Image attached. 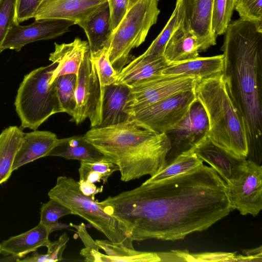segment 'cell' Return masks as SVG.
I'll list each match as a JSON object with an SVG mask.
<instances>
[{
  "label": "cell",
  "mask_w": 262,
  "mask_h": 262,
  "mask_svg": "<svg viewBox=\"0 0 262 262\" xmlns=\"http://www.w3.org/2000/svg\"><path fill=\"white\" fill-rule=\"evenodd\" d=\"M99 203L126 226L133 241L182 239L207 229L234 210L225 182L204 164L169 178L143 183Z\"/></svg>",
  "instance_id": "obj_1"
},
{
  "label": "cell",
  "mask_w": 262,
  "mask_h": 262,
  "mask_svg": "<svg viewBox=\"0 0 262 262\" xmlns=\"http://www.w3.org/2000/svg\"><path fill=\"white\" fill-rule=\"evenodd\" d=\"M224 34L222 74L245 124L247 159L262 157V29L241 18L231 21Z\"/></svg>",
  "instance_id": "obj_2"
},
{
  "label": "cell",
  "mask_w": 262,
  "mask_h": 262,
  "mask_svg": "<svg viewBox=\"0 0 262 262\" xmlns=\"http://www.w3.org/2000/svg\"><path fill=\"white\" fill-rule=\"evenodd\" d=\"M83 135L118 166L123 182L154 176L162 168L170 148L165 133H155L130 119L108 127H92Z\"/></svg>",
  "instance_id": "obj_3"
},
{
  "label": "cell",
  "mask_w": 262,
  "mask_h": 262,
  "mask_svg": "<svg viewBox=\"0 0 262 262\" xmlns=\"http://www.w3.org/2000/svg\"><path fill=\"white\" fill-rule=\"evenodd\" d=\"M194 91L207 116V137L236 158L247 159L248 147L245 124L222 73L200 80Z\"/></svg>",
  "instance_id": "obj_4"
},
{
  "label": "cell",
  "mask_w": 262,
  "mask_h": 262,
  "mask_svg": "<svg viewBox=\"0 0 262 262\" xmlns=\"http://www.w3.org/2000/svg\"><path fill=\"white\" fill-rule=\"evenodd\" d=\"M57 66L52 62L24 76L14 102L22 129L37 130L52 115L62 113L54 84L50 83Z\"/></svg>",
  "instance_id": "obj_5"
},
{
  "label": "cell",
  "mask_w": 262,
  "mask_h": 262,
  "mask_svg": "<svg viewBox=\"0 0 262 262\" xmlns=\"http://www.w3.org/2000/svg\"><path fill=\"white\" fill-rule=\"evenodd\" d=\"M50 199L69 208L73 214L85 220L112 243L134 249L133 241L126 226L104 212L99 202L84 195L77 181L71 177L59 176L49 191Z\"/></svg>",
  "instance_id": "obj_6"
},
{
  "label": "cell",
  "mask_w": 262,
  "mask_h": 262,
  "mask_svg": "<svg viewBox=\"0 0 262 262\" xmlns=\"http://www.w3.org/2000/svg\"><path fill=\"white\" fill-rule=\"evenodd\" d=\"M158 0H130L126 13L113 32L109 58L119 74L130 61L131 50L145 40L160 10Z\"/></svg>",
  "instance_id": "obj_7"
},
{
  "label": "cell",
  "mask_w": 262,
  "mask_h": 262,
  "mask_svg": "<svg viewBox=\"0 0 262 262\" xmlns=\"http://www.w3.org/2000/svg\"><path fill=\"white\" fill-rule=\"evenodd\" d=\"M194 89L162 99L133 114L129 119L155 133H165L186 115L196 100Z\"/></svg>",
  "instance_id": "obj_8"
},
{
  "label": "cell",
  "mask_w": 262,
  "mask_h": 262,
  "mask_svg": "<svg viewBox=\"0 0 262 262\" xmlns=\"http://www.w3.org/2000/svg\"><path fill=\"white\" fill-rule=\"evenodd\" d=\"M227 194L233 209L242 215L256 216L262 209V167L246 159L237 174L226 183Z\"/></svg>",
  "instance_id": "obj_9"
},
{
  "label": "cell",
  "mask_w": 262,
  "mask_h": 262,
  "mask_svg": "<svg viewBox=\"0 0 262 262\" xmlns=\"http://www.w3.org/2000/svg\"><path fill=\"white\" fill-rule=\"evenodd\" d=\"M102 88L90 51L85 55L77 75L76 106L70 121L77 125L89 118L91 127H98L101 122Z\"/></svg>",
  "instance_id": "obj_10"
},
{
  "label": "cell",
  "mask_w": 262,
  "mask_h": 262,
  "mask_svg": "<svg viewBox=\"0 0 262 262\" xmlns=\"http://www.w3.org/2000/svg\"><path fill=\"white\" fill-rule=\"evenodd\" d=\"M199 78L190 76H165L137 83L129 87L125 112L135 113L175 94L194 89Z\"/></svg>",
  "instance_id": "obj_11"
},
{
  "label": "cell",
  "mask_w": 262,
  "mask_h": 262,
  "mask_svg": "<svg viewBox=\"0 0 262 262\" xmlns=\"http://www.w3.org/2000/svg\"><path fill=\"white\" fill-rule=\"evenodd\" d=\"M208 129L206 111L196 99L186 115L165 133L169 140L170 148L166 155L163 167L181 154L193 150L207 136Z\"/></svg>",
  "instance_id": "obj_12"
},
{
  "label": "cell",
  "mask_w": 262,
  "mask_h": 262,
  "mask_svg": "<svg viewBox=\"0 0 262 262\" xmlns=\"http://www.w3.org/2000/svg\"><path fill=\"white\" fill-rule=\"evenodd\" d=\"M214 0H177L179 27L193 34L204 51L216 43L217 36L211 28Z\"/></svg>",
  "instance_id": "obj_13"
},
{
  "label": "cell",
  "mask_w": 262,
  "mask_h": 262,
  "mask_svg": "<svg viewBox=\"0 0 262 262\" xmlns=\"http://www.w3.org/2000/svg\"><path fill=\"white\" fill-rule=\"evenodd\" d=\"M73 21L62 19L35 20L28 26L13 23L9 29L1 47L18 52L28 43L41 40L54 38L66 33Z\"/></svg>",
  "instance_id": "obj_14"
},
{
  "label": "cell",
  "mask_w": 262,
  "mask_h": 262,
  "mask_svg": "<svg viewBox=\"0 0 262 262\" xmlns=\"http://www.w3.org/2000/svg\"><path fill=\"white\" fill-rule=\"evenodd\" d=\"M108 4L107 0H42L34 18L62 19L75 24L84 20Z\"/></svg>",
  "instance_id": "obj_15"
},
{
  "label": "cell",
  "mask_w": 262,
  "mask_h": 262,
  "mask_svg": "<svg viewBox=\"0 0 262 262\" xmlns=\"http://www.w3.org/2000/svg\"><path fill=\"white\" fill-rule=\"evenodd\" d=\"M96 248L85 246L80 254L86 261H161L159 253L142 252L112 243L96 240Z\"/></svg>",
  "instance_id": "obj_16"
},
{
  "label": "cell",
  "mask_w": 262,
  "mask_h": 262,
  "mask_svg": "<svg viewBox=\"0 0 262 262\" xmlns=\"http://www.w3.org/2000/svg\"><path fill=\"white\" fill-rule=\"evenodd\" d=\"M192 151L202 161L208 163L225 183L237 174L245 160L234 157L213 143L207 136Z\"/></svg>",
  "instance_id": "obj_17"
},
{
  "label": "cell",
  "mask_w": 262,
  "mask_h": 262,
  "mask_svg": "<svg viewBox=\"0 0 262 262\" xmlns=\"http://www.w3.org/2000/svg\"><path fill=\"white\" fill-rule=\"evenodd\" d=\"M170 63L163 56L144 55L132 60L118 74L116 83L128 87L148 80L160 77Z\"/></svg>",
  "instance_id": "obj_18"
},
{
  "label": "cell",
  "mask_w": 262,
  "mask_h": 262,
  "mask_svg": "<svg viewBox=\"0 0 262 262\" xmlns=\"http://www.w3.org/2000/svg\"><path fill=\"white\" fill-rule=\"evenodd\" d=\"M129 92L128 86L116 83L102 87L101 122L98 127L113 126L129 120L130 116L124 110Z\"/></svg>",
  "instance_id": "obj_19"
},
{
  "label": "cell",
  "mask_w": 262,
  "mask_h": 262,
  "mask_svg": "<svg viewBox=\"0 0 262 262\" xmlns=\"http://www.w3.org/2000/svg\"><path fill=\"white\" fill-rule=\"evenodd\" d=\"M58 140L54 133L34 130L24 133L21 143L13 163L12 171L42 157H47Z\"/></svg>",
  "instance_id": "obj_20"
},
{
  "label": "cell",
  "mask_w": 262,
  "mask_h": 262,
  "mask_svg": "<svg viewBox=\"0 0 262 262\" xmlns=\"http://www.w3.org/2000/svg\"><path fill=\"white\" fill-rule=\"evenodd\" d=\"M89 51L88 42L79 38H76L69 43L55 42L54 51L50 54L49 59L57 66L53 72L50 83L61 75L75 74L77 76L84 56Z\"/></svg>",
  "instance_id": "obj_21"
},
{
  "label": "cell",
  "mask_w": 262,
  "mask_h": 262,
  "mask_svg": "<svg viewBox=\"0 0 262 262\" xmlns=\"http://www.w3.org/2000/svg\"><path fill=\"white\" fill-rule=\"evenodd\" d=\"M88 39L90 56L109 49L113 31L108 4L89 18L78 22Z\"/></svg>",
  "instance_id": "obj_22"
},
{
  "label": "cell",
  "mask_w": 262,
  "mask_h": 262,
  "mask_svg": "<svg viewBox=\"0 0 262 262\" xmlns=\"http://www.w3.org/2000/svg\"><path fill=\"white\" fill-rule=\"evenodd\" d=\"M223 55L198 57L193 59L171 63L162 72L165 76H190L201 79L222 73Z\"/></svg>",
  "instance_id": "obj_23"
},
{
  "label": "cell",
  "mask_w": 262,
  "mask_h": 262,
  "mask_svg": "<svg viewBox=\"0 0 262 262\" xmlns=\"http://www.w3.org/2000/svg\"><path fill=\"white\" fill-rule=\"evenodd\" d=\"M51 233L46 226L39 223L30 230L3 241L1 244V252L19 258L40 247H47L50 242L49 236Z\"/></svg>",
  "instance_id": "obj_24"
},
{
  "label": "cell",
  "mask_w": 262,
  "mask_h": 262,
  "mask_svg": "<svg viewBox=\"0 0 262 262\" xmlns=\"http://www.w3.org/2000/svg\"><path fill=\"white\" fill-rule=\"evenodd\" d=\"M47 156L60 157L68 160L80 161H97L105 158L85 139L84 135L58 139L56 145Z\"/></svg>",
  "instance_id": "obj_25"
},
{
  "label": "cell",
  "mask_w": 262,
  "mask_h": 262,
  "mask_svg": "<svg viewBox=\"0 0 262 262\" xmlns=\"http://www.w3.org/2000/svg\"><path fill=\"white\" fill-rule=\"evenodd\" d=\"M202 52L204 51L198 39L179 27L167 42L163 56L171 63L195 58Z\"/></svg>",
  "instance_id": "obj_26"
},
{
  "label": "cell",
  "mask_w": 262,
  "mask_h": 262,
  "mask_svg": "<svg viewBox=\"0 0 262 262\" xmlns=\"http://www.w3.org/2000/svg\"><path fill=\"white\" fill-rule=\"evenodd\" d=\"M24 133L21 128L10 126L0 134V185L6 182L13 172V163Z\"/></svg>",
  "instance_id": "obj_27"
},
{
  "label": "cell",
  "mask_w": 262,
  "mask_h": 262,
  "mask_svg": "<svg viewBox=\"0 0 262 262\" xmlns=\"http://www.w3.org/2000/svg\"><path fill=\"white\" fill-rule=\"evenodd\" d=\"M192 150L184 152L144 183H151L188 172L203 164Z\"/></svg>",
  "instance_id": "obj_28"
},
{
  "label": "cell",
  "mask_w": 262,
  "mask_h": 262,
  "mask_svg": "<svg viewBox=\"0 0 262 262\" xmlns=\"http://www.w3.org/2000/svg\"><path fill=\"white\" fill-rule=\"evenodd\" d=\"M52 82L54 84L62 113L72 116L76 106L77 76L75 74L61 75L56 77Z\"/></svg>",
  "instance_id": "obj_29"
},
{
  "label": "cell",
  "mask_w": 262,
  "mask_h": 262,
  "mask_svg": "<svg viewBox=\"0 0 262 262\" xmlns=\"http://www.w3.org/2000/svg\"><path fill=\"white\" fill-rule=\"evenodd\" d=\"M42 204L40 208L39 223L52 232L66 228L68 226L58 222L61 217L73 214L72 211L67 207L53 199Z\"/></svg>",
  "instance_id": "obj_30"
},
{
  "label": "cell",
  "mask_w": 262,
  "mask_h": 262,
  "mask_svg": "<svg viewBox=\"0 0 262 262\" xmlns=\"http://www.w3.org/2000/svg\"><path fill=\"white\" fill-rule=\"evenodd\" d=\"M234 8V0H214L211 15V28L217 36L225 33L231 21Z\"/></svg>",
  "instance_id": "obj_31"
},
{
  "label": "cell",
  "mask_w": 262,
  "mask_h": 262,
  "mask_svg": "<svg viewBox=\"0 0 262 262\" xmlns=\"http://www.w3.org/2000/svg\"><path fill=\"white\" fill-rule=\"evenodd\" d=\"M179 25L178 11L176 7L164 28L143 54L156 56H163L167 42L174 32L179 28Z\"/></svg>",
  "instance_id": "obj_32"
},
{
  "label": "cell",
  "mask_w": 262,
  "mask_h": 262,
  "mask_svg": "<svg viewBox=\"0 0 262 262\" xmlns=\"http://www.w3.org/2000/svg\"><path fill=\"white\" fill-rule=\"evenodd\" d=\"M69 237L67 233L62 234L58 239L53 242H50L46 247L48 248L46 254L34 253L30 256L16 260L21 262H54L63 259V252L66 247Z\"/></svg>",
  "instance_id": "obj_33"
},
{
  "label": "cell",
  "mask_w": 262,
  "mask_h": 262,
  "mask_svg": "<svg viewBox=\"0 0 262 262\" xmlns=\"http://www.w3.org/2000/svg\"><path fill=\"white\" fill-rule=\"evenodd\" d=\"M95 63L102 87L116 82L118 74L113 68L109 58V49H105L94 56H90Z\"/></svg>",
  "instance_id": "obj_34"
},
{
  "label": "cell",
  "mask_w": 262,
  "mask_h": 262,
  "mask_svg": "<svg viewBox=\"0 0 262 262\" xmlns=\"http://www.w3.org/2000/svg\"><path fill=\"white\" fill-rule=\"evenodd\" d=\"M239 18L249 21L262 29V0H234Z\"/></svg>",
  "instance_id": "obj_35"
},
{
  "label": "cell",
  "mask_w": 262,
  "mask_h": 262,
  "mask_svg": "<svg viewBox=\"0 0 262 262\" xmlns=\"http://www.w3.org/2000/svg\"><path fill=\"white\" fill-rule=\"evenodd\" d=\"M16 0H0V54L1 47L11 26L15 23Z\"/></svg>",
  "instance_id": "obj_36"
},
{
  "label": "cell",
  "mask_w": 262,
  "mask_h": 262,
  "mask_svg": "<svg viewBox=\"0 0 262 262\" xmlns=\"http://www.w3.org/2000/svg\"><path fill=\"white\" fill-rule=\"evenodd\" d=\"M79 169L96 172L101 176L103 184L107 182L108 178L115 171H119L117 165L105 158L97 161H80Z\"/></svg>",
  "instance_id": "obj_37"
},
{
  "label": "cell",
  "mask_w": 262,
  "mask_h": 262,
  "mask_svg": "<svg viewBox=\"0 0 262 262\" xmlns=\"http://www.w3.org/2000/svg\"><path fill=\"white\" fill-rule=\"evenodd\" d=\"M42 0H16L15 23L19 24L34 17Z\"/></svg>",
  "instance_id": "obj_38"
},
{
  "label": "cell",
  "mask_w": 262,
  "mask_h": 262,
  "mask_svg": "<svg viewBox=\"0 0 262 262\" xmlns=\"http://www.w3.org/2000/svg\"><path fill=\"white\" fill-rule=\"evenodd\" d=\"M130 0H107L110 9L111 28L116 29L126 13Z\"/></svg>",
  "instance_id": "obj_39"
},
{
  "label": "cell",
  "mask_w": 262,
  "mask_h": 262,
  "mask_svg": "<svg viewBox=\"0 0 262 262\" xmlns=\"http://www.w3.org/2000/svg\"><path fill=\"white\" fill-rule=\"evenodd\" d=\"M79 189L85 195L95 199V196L103 191V186L97 187L94 183L87 181L79 180L78 181Z\"/></svg>",
  "instance_id": "obj_40"
},
{
  "label": "cell",
  "mask_w": 262,
  "mask_h": 262,
  "mask_svg": "<svg viewBox=\"0 0 262 262\" xmlns=\"http://www.w3.org/2000/svg\"><path fill=\"white\" fill-rule=\"evenodd\" d=\"M1 244H0V254L1 253Z\"/></svg>",
  "instance_id": "obj_41"
},
{
  "label": "cell",
  "mask_w": 262,
  "mask_h": 262,
  "mask_svg": "<svg viewBox=\"0 0 262 262\" xmlns=\"http://www.w3.org/2000/svg\"><path fill=\"white\" fill-rule=\"evenodd\" d=\"M158 1H159V0H158Z\"/></svg>",
  "instance_id": "obj_42"
}]
</instances>
